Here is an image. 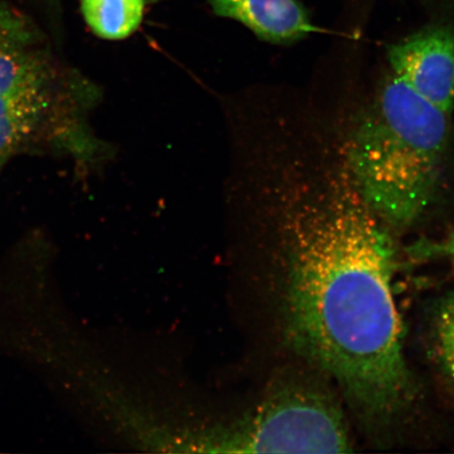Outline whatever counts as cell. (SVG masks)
<instances>
[{"instance_id":"10","label":"cell","mask_w":454,"mask_h":454,"mask_svg":"<svg viewBox=\"0 0 454 454\" xmlns=\"http://www.w3.org/2000/svg\"><path fill=\"white\" fill-rule=\"evenodd\" d=\"M446 252H447L448 254L450 255V257H451V259L453 261V263H454V232H453V235L450 238V240L448 241V243H447Z\"/></svg>"},{"instance_id":"9","label":"cell","mask_w":454,"mask_h":454,"mask_svg":"<svg viewBox=\"0 0 454 454\" xmlns=\"http://www.w3.org/2000/svg\"><path fill=\"white\" fill-rule=\"evenodd\" d=\"M434 328L439 364L448 381L454 386V293L440 303Z\"/></svg>"},{"instance_id":"1","label":"cell","mask_w":454,"mask_h":454,"mask_svg":"<svg viewBox=\"0 0 454 454\" xmlns=\"http://www.w3.org/2000/svg\"><path fill=\"white\" fill-rule=\"evenodd\" d=\"M353 184V183H351ZM289 331L305 356L371 416L412 395L394 293L395 251L355 189L287 215Z\"/></svg>"},{"instance_id":"5","label":"cell","mask_w":454,"mask_h":454,"mask_svg":"<svg viewBox=\"0 0 454 454\" xmlns=\"http://www.w3.org/2000/svg\"><path fill=\"white\" fill-rule=\"evenodd\" d=\"M391 74L429 104L450 114L454 109V27L426 26L389 45Z\"/></svg>"},{"instance_id":"2","label":"cell","mask_w":454,"mask_h":454,"mask_svg":"<svg viewBox=\"0 0 454 454\" xmlns=\"http://www.w3.org/2000/svg\"><path fill=\"white\" fill-rule=\"evenodd\" d=\"M450 133V114L390 74L348 145L351 183L385 226L410 227L434 206Z\"/></svg>"},{"instance_id":"8","label":"cell","mask_w":454,"mask_h":454,"mask_svg":"<svg viewBox=\"0 0 454 454\" xmlns=\"http://www.w3.org/2000/svg\"><path fill=\"white\" fill-rule=\"evenodd\" d=\"M88 27L106 41H123L138 31L145 14V0H79Z\"/></svg>"},{"instance_id":"6","label":"cell","mask_w":454,"mask_h":454,"mask_svg":"<svg viewBox=\"0 0 454 454\" xmlns=\"http://www.w3.org/2000/svg\"><path fill=\"white\" fill-rule=\"evenodd\" d=\"M64 67L37 26L0 2V94L43 81Z\"/></svg>"},{"instance_id":"7","label":"cell","mask_w":454,"mask_h":454,"mask_svg":"<svg viewBox=\"0 0 454 454\" xmlns=\"http://www.w3.org/2000/svg\"><path fill=\"white\" fill-rule=\"evenodd\" d=\"M213 12L240 22L261 41L288 44L320 28L297 0H207Z\"/></svg>"},{"instance_id":"3","label":"cell","mask_w":454,"mask_h":454,"mask_svg":"<svg viewBox=\"0 0 454 454\" xmlns=\"http://www.w3.org/2000/svg\"><path fill=\"white\" fill-rule=\"evenodd\" d=\"M100 89L65 66L43 81L0 94V173L22 155L66 156L90 167L109 156L90 124Z\"/></svg>"},{"instance_id":"4","label":"cell","mask_w":454,"mask_h":454,"mask_svg":"<svg viewBox=\"0 0 454 454\" xmlns=\"http://www.w3.org/2000/svg\"><path fill=\"white\" fill-rule=\"evenodd\" d=\"M220 442L224 452L348 453L353 451L342 411L325 395L294 389L272 397L240 431Z\"/></svg>"}]
</instances>
